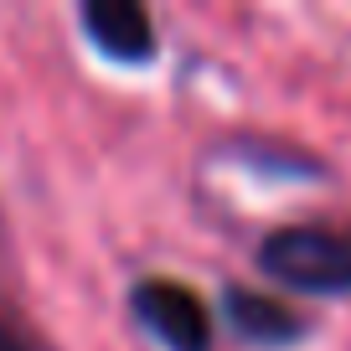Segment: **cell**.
I'll use <instances>...</instances> for the list:
<instances>
[{"label":"cell","instance_id":"obj_1","mask_svg":"<svg viewBox=\"0 0 351 351\" xmlns=\"http://www.w3.org/2000/svg\"><path fill=\"white\" fill-rule=\"evenodd\" d=\"M258 269L279 289L346 300L351 295V238L330 228H310V222L274 228L258 243Z\"/></svg>","mask_w":351,"mask_h":351},{"label":"cell","instance_id":"obj_2","mask_svg":"<svg viewBox=\"0 0 351 351\" xmlns=\"http://www.w3.org/2000/svg\"><path fill=\"white\" fill-rule=\"evenodd\" d=\"M130 310L165 351H212V310L197 300V289L176 279H140L130 289Z\"/></svg>","mask_w":351,"mask_h":351},{"label":"cell","instance_id":"obj_3","mask_svg":"<svg viewBox=\"0 0 351 351\" xmlns=\"http://www.w3.org/2000/svg\"><path fill=\"white\" fill-rule=\"evenodd\" d=\"M77 26H83V36L93 42V52L109 57L114 67H145L160 52L150 11L134 5V0H83Z\"/></svg>","mask_w":351,"mask_h":351},{"label":"cell","instance_id":"obj_4","mask_svg":"<svg viewBox=\"0 0 351 351\" xmlns=\"http://www.w3.org/2000/svg\"><path fill=\"white\" fill-rule=\"evenodd\" d=\"M222 315H228V330L243 346H258V351H289L310 336L305 320L285 300L263 295V289H228L222 295Z\"/></svg>","mask_w":351,"mask_h":351},{"label":"cell","instance_id":"obj_5","mask_svg":"<svg viewBox=\"0 0 351 351\" xmlns=\"http://www.w3.org/2000/svg\"><path fill=\"white\" fill-rule=\"evenodd\" d=\"M0 351H26V346H21V336H16L5 320H0Z\"/></svg>","mask_w":351,"mask_h":351}]
</instances>
